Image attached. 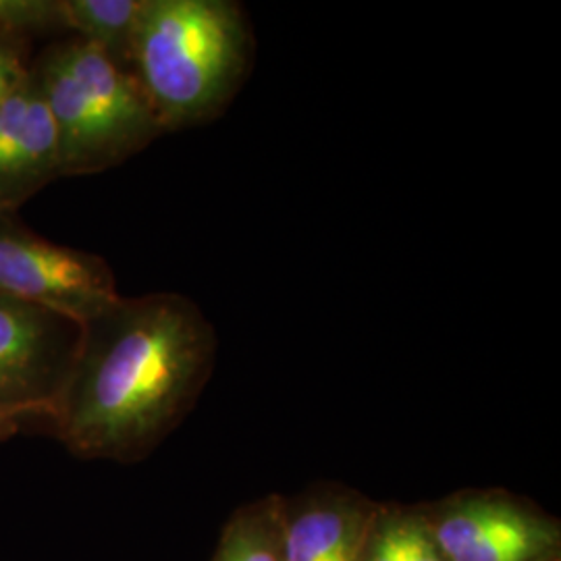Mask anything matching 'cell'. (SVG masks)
<instances>
[{"label":"cell","mask_w":561,"mask_h":561,"mask_svg":"<svg viewBox=\"0 0 561 561\" xmlns=\"http://www.w3.org/2000/svg\"><path fill=\"white\" fill-rule=\"evenodd\" d=\"M217 350L213 322L187 296H119L81 322L48 435L80 460L148 458L201 400Z\"/></svg>","instance_id":"6da1fadb"},{"label":"cell","mask_w":561,"mask_h":561,"mask_svg":"<svg viewBox=\"0 0 561 561\" xmlns=\"http://www.w3.org/2000/svg\"><path fill=\"white\" fill-rule=\"evenodd\" d=\"M256 38L236 0H141L131 71L164 134L225 115L250 78Z\"/></svg>","instance_id":"7a4b0ae2"},{"label":"cell","mask_w":561,"mask_h":561,"mask_svg":"<svg viewBox=\"0 0 561 561\" xmlns=\"http://www.w3.org/2000/svg\"><path fill=\"white\" fill-rule=\"evenodd\" d=\"M59 141L60 178L96 175L164 136L134 71L76 36L50 42L32 60Z\"/></svg>","instance_id":"3957f363"},{"label":"cell","mask_w":561,"mask_h":561,"mask_svg":"<svg viewBox=\"0 0 561 561\" xmlns=\"http://www.w3.org/2000/svg\"><path fill=\"white\" fill-rule=\"evenodd\" d=\"M0 296L83 322L121 294L102 256L46 240L0 210Z\"/></svg>","instance_id":"277c9868"},{"label":"cell","mask_w":561,"mask_h":561,"mask_svg":"<svg viewBox=\"0 0 561 561\" xmlns=\"http://www.w3.org/2000/svg\"><path fill=\"white\" fill-rule=\"evenodd\" d=\"M422 512L447 561H560V522L507 491H460Z\"/></svg>","instance_id":"5b68a950"},{"label":"cell","mask_w":561,"mask_h":561,"mask_svg":"<svg viewBox=\"0 0 561 561\" xmlns=\"http://www.w3.org/2000/svg\"><path fill=\"white\" fill-rule=\"evenodd\" d=\"M80 335L71 317L0 296V405L50 416Z\"/></svg>","instance_id":"8992f818"},{"label":"cell","mask_w":561,"mask_h":561,"mask_svg":"<svg viewBox=\"0 0 561 561\" xmlns=\"http://www.w3.org/2000/svg\"><path fill=\"white\" fill-rule=\"evenodd\" d=\"M59 178L55 123L30 71L27 80L0 104V210L18 213Z\"/></svg>","instance_id":"52a82bcc"},{"label":"cell","mask_w":561,"mask_h":561,"mask_svg":"<svg viewBox=\"0 0 561 561\" xmlns=\"http://www.w3.org/2000/svg\"><path fill=\"white\" fill-rule=\"evenodd\" d=\"M377 503L340 484H319L296 497L280 495L285 561H360Z\"/></svg>","instance_id":"ba28073f"},{"label":"cell","mask_w":561,"mask_h":561,"mask_svg":"<svg viewBox=\"0 0 561 561\" xmlns=\"http://www.w3.org/2000/svg\"><path fill=\"white\" fill-rule=\"evenodd\" d=\"M67 36L92 44L131 71L141 0H62Z\"/></svg>","instance_id":"9c48e42d"},{"label":"cell","mask_w":561,"mask_h":561,"mask_svg":"<svg viewBox=\"0 0 561 561\" xmlns=\"http://www.w3.org/2000/svg\"><path fill=\"white\" fill-rule=\"evenodd\" d=\"M360 561H447L422 507L377 503Z\"/></svg>","instance_id":"30bf717a"},{"label":"cell","mask_w":561,"mask_h":561,"mask_svg":"<svg viewBox=\"0 0 561 561\" xmlns=\"http://www.w3.org/2000/svg\"><path fill=\"white\" fill-rule=\"evenodd\" d=\"M210 561H285L280 495H266L236 510Z\"/></svg>","instance_id":"8fae6325"},{"label":"cell","mask_w":561,"mask_h":561,"mask_svg":"<svg viewBox=\"0 0 561 561\" xmlns=\"http://www.w3.org/2000/svg\"><path fill=\"white\" fill-rule=\"evenodd\" d=\"M0 32L32 42L50 34L67 36L62 0H0Z\"/></svg>","instance_id":"7c38bea8"},{"label":"cell","mask_w":561,"mask_h":561,"mask_svg":"<svg viewBox=\"0 0 561 561\" xmlns=\"http://www.w3.org/2000/svg\"><path fill=\"white\" fill-rule=\"evenodd\" d=\"M32 60V41L0 32V104L27 80Z\"/></svg>","instance_id":"4fadbf2b"},{"label":"cell","mask_w":561,"mask_h":561,"mask_svg":"<svg viewBox=\"0 0 561 561\" xmlns=\"http://www.w3.org/2000/svg\"><path fill=\"white\" fill-rule=\"evenodd\" d=\"M50 416L44 412L15 410L0 405V443L9 442L21 433H46L48 435Z\"/></svg>","instance_id":"5bb4252c"}]
</instances>
